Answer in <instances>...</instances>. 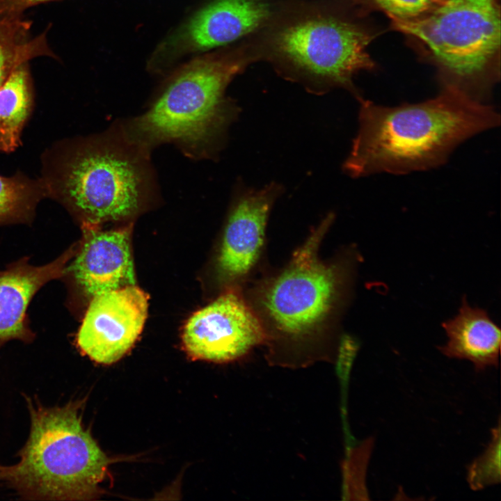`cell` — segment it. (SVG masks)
I'll return each mask as SVG.
<instances>
[{"mask_svg": "<svg viewBox=\"0 0 501 501\" xmlns=\"http://www.w3.org/2000/svg\"><path fill=\"white\" fill-rule=\"evenodd\" d=\"M335 218L328 213L283 267L265 268L242 289L273 364L300 366L337 356L361 255L350 245L330 258L321 257V243Z\"/></svg>", "mask_w": 501, "mask_h": 501, "instance_id": "obj_1", "label": "cell"}, {"mask_svg": "<svg viewBox=\"0 0 501 501\" xmlns=\"http://www.w3.org/2000/svg\"><path fill=\"white\" fill-rule=\"evenodd\" d=\"M358 102V130L342 164L352 178L439 167L459 145L500 123L494 106L450 88L417 103Z\"/></svg>", "mask_w": 501, "mask_h": 501, "instance_id": "obj_2", "label": "cell"}, {"mask_svg": "<svg viewBox=\"0 0 501 501\" xmlns=\"http://www.w3.org/2000/svg\"><path fill=\"white\" fill-rule=\"evenodd\" d=\"M145 151L127 136L65 138L41 155L47 198L84 223L118 221L135 214L151 193Z\"/></svg>", "mask_w": 501, "mask_h": 501, "instance_id": "obj_3", "label": "cell"}, {"mask_svg": "<svg viewBox=\"0 0 501 501\" xmlns=\"http://www.w3.org/2000/svg\"><path fill=\"white\" fill-rule=\"evenodd\" d=\"M31 427L19 461L0 465V480L24 500H90L111 463L82 422L85 401L45 406L26 396Z\"/></svg>", "mask_w": 501, "mask_h": 501, "instance_id": "obj_4", "label": "cell"}, {"mask_svg": "<svg viewBox=\"0 0 501 501\" xmlns=\"http://www.w3.org/2000/svg\"><path fill=\"white\" fill-rule=\"evenodd\" d=\"M246 64L239 51L190 61L169 77L149 109L133 120L127 137L145 151L171 141L202 155L216 154L240 113L225 90Z\"/></svg>", "mask_w": 501, "mask_h": 501, "instance_id": "obj_5", "label": "cell"}, {"mask_svg": "<svg viewBox=\"0 0 501 501\" xmlns=\"http://www.w3.org/2000/svg\"><path fill=\"white\" fill-rule=\"evenodd\" d=\"M390 22L436 67L442 88L488 103L500 79L499 0H443L415 19Z\"/></svg>", "mask_w": 501, "mask_h": 501, "instance_id": "obj_6", "label": "cell"}, {"mask_svg": "<svg viewBox=\"0 0 501 501\" xmlns=\"http://www.w3.org/2000/svg\"><path fill=\"white\" fill-rule=\"evenodd\" d=\"M377 33L345 13L305 10L279 24L267 42V56L289 79L320 95L342 88L358 101L353 78L376 64L367 47Z\"/></svg>", "mask_w": 501, "mask_h": 501, "instance_id": "obj_7", "label": "cell"}, {"mask_svg": "<svg viewBox=\"0 0 501 501\" xmlns=\"http://www.w3.org/2000/svg\"><path fill=\"white\" fill-rule=\"evenodd\" d=\"M283 192L275 182L259 189L236 184L215 259L224 289H243L266 268L268 221Z\"/></svg>", "mask_w": 501, "mask_h": 501, "instance_id": "obj_8", "label": "cell"}, {"mask_svg": "<svg viewBox=\"0 0 501 501\" xmlns=\"http://www.w3.org/2000/svg\"><path fill=\"white\" fill-rule=\"evenodd\" d=\"M270 0H210L156 48L148 67L160 72L179 59L230 44L269 22Z\"/></svg>", "mask_w": 501, "mask_h": 501, "instance_id": "obj_9", "label": "cell"}, {"mask_svg": "<svg viewBox=\"0 0 501 501\" xmlns=\"http://www.w3.org/2000/svg\"><path fill=\"white\" fill-rule=\"evenodd\" d=\"M183 345L193 359L228 363L262 345L264 334L242 289L222 292L186 323Z\"/></svg>", "mask_w": 501, "mask_h": 501, "instance_id": "obj_10", "label": "cell"}, {"mask_svg": "<svg viewBox=\"0 0 501 501\" xmlns=\"http://www.w3.org/2000/svg\"><path fill=\"white\" fill-rule=\"evenodd\" d=\"M77 335L79 351L104 365L119 360L141 334L148 296L136 285L92 297Z\"/></svg>", "mask_w": 501, "mask_h": 501, "instance_id": "obj_11", "label": "cell"}, {"mask_svg": "<svg viewBox=\"0 0 501 501\" xmlns=\"http://www.w3.org/2000/svg\"><path fill=\"white\" fill-rule=\"evenodd\" d=\"M85 240L70 269L90 296L136 285L127 228L107 231L84 224Z\"/></svg>", "mask_w": 501, "mask_h": 501, "instance_id": "obj_12", "label": "cell"}, {"mask_svg": "<svg viewBox=\"0 0 501 501\" xmlns=\"http://www.w3.org/2000/svg\"><path fill=\"white\" fill-rule=\"evenodd\" d=\"M72 253L68 250L42 266L21 260L0 270V344L13 340L29 342L33 339L27 322L28 305L45 284L63 275Z\"/></svg>", "mask_w": 501, "mask_h": 501, "instance_id": "obj_13", "label": "cell"}, {"mask_svg": "<svg viewBox=\"0 0 501 501\" xmlns=\"http://www.w3.org/2000/svg\"><path fill=\"white\" fill-rule=\"evenodd\" d=\"M447 337L438 350L450 358L471 362L476 372L499 363L501 344L500 327L487 311L470 305L463 296L458 313L442 323Z\"/></svg>", "mask_w": 501, "mask_h": 501, "instance_id": "obj_14", "label": "cell"}, {"mask_svg": "<svg viewBox=\"0 0 501 501\" xmlns=\"http://www.w3.org/2000/svg\"><path fill=\"white\" fill-rule=\"evenodd\" d=\"M34 104L29 62L18 65L0 87V152L10 153L22 144V130Z\"/></svg>", "mask_w": 501, "mask_h": 501, "instance_id": "obj_15", "label": "cell"}, {"mask_svg": "<svg viewBox=\"0 0 501 501\" xmlns=\"http://www.w3.org/2000/svg\"><path fill=\"white\" fill-rule=\"evenodd\" d=\"M32 22L23 17L0 19V87L20 64L40 56L57 58L47 41V31L31 38Z\"/></svg>", "mask_w": 501, "mask_h": 501, "instance_id": "obj_16", "label": "cell"}, {"mask_svg": "<svg viewBox=\"0 0 501 501\" xmlns=\"http://www.w3.org/2000/svg\"><path fill=\"white\" fill-rule=\"evenodd\" d=\"M47 198L40 178L33 179L18 172L0 175V224L31 221L38 204Z\"/></svg>", "mask_w": 501, "mask_h": 501, "instance_id": "obj_17", "label": "cell"}, {"mask_svg": "<svg viewBox=\"0 0 501 501\" xmlns=\"http://www.w3.org/2000/svg\"><path fill=\"white\" fill-rule=\"evenodd\" d=\"M500 440L499 418L485 450L468 468L467 481L472 490H482L500 482Z\"/></svg>", "mask_w": 501, "mask_h": 501, "instance_id": "obj_18", "label": "cell"}, {"mask_svg": "<svg viewBox=\"0 0 501 501\" xmlns=\"http://www.w3.org/2000/svg\"><path fill=\"white\" fill-rule=\"evenodd\" d=\"M443 0H354L363 9L385 13L390 21H410L429 12Z\"/></svg>", "mask_w": 501, "mask_h": 501, "instance_id": "obj_19", "label": "cell"}, {"mask_svg": "<svg viewBox=\"0 0 501 501\" xmlns=\"http://www.w3.org/2000/svg\"><path fill=\"white\" fill-rule=\"evenodd\" d=\"M58 0H0V19L22 17L23 12L31 6Z\"/></svg>", "mask_w": 501, "mask_h": 501, "instance_id": "obj_20", "label": "cell"}]
</instances>
